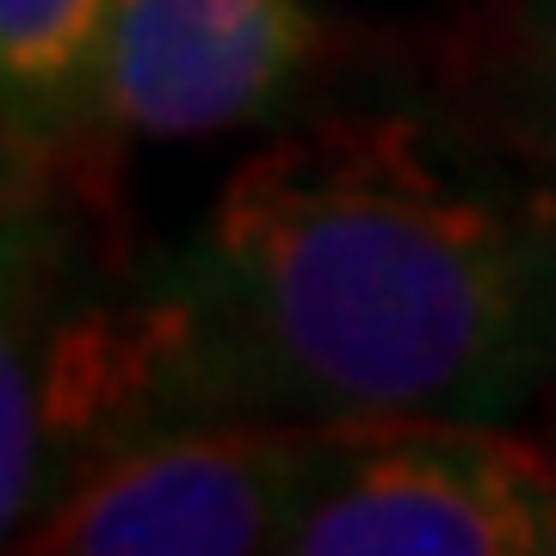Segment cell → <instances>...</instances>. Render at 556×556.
<instances>
[{
    "label": "cell",
    "mask_w": 556,
    "mask_h": 556,
    "mask_svg": "<svg viewBox=\"0 0 556 556\" xmlns=\"http://www.w3.org/2000/svg\"><path fill=\"white\" fill-rule=\"evenodd\" d=\"M285 551L556 556V452L464 415L328 420Z\"/></svg>",
    "instance_id": "obj_2"
},
{
    "label": "cell",
    "mask_w": 556,
    "mask_h": 556,
    "mask_svg": "<svg viewBox=\"0 0 556 556\" xmlns=\"http://www.w3.org/2000/svg\"><path fill=\"white\" fill-rule=\"evenodd\" d=\"M174 303L199 402L495 420L556 378V204L415 118H321L223 179Z\"/></svg>",
    "instance_id": "obj_1"
},
{
    "label": "cell",
    "mask_w": 556,
    "mask_h": 556,
    "mask_svg": "<svg viewBox=\"0 0 556 556\" xmlns=\"http://www.w3.org/2000/svg\"><path fill=\"white\" fill-rule=\"evenodd\" d=\"M303 0H112L105 124L142 142H199L260 124L321 56Z\"/></svg>",
    "instance_id": "obj_4"
},
{
    "label": "cell",
    "mask_w": 556,
    "mask_h": 556,
    "mask_svg": "<svg viewBox=\"0 0 556 556\" xmlns=\"http://www.w3.org/2000/svg\"><path fill=\"white\" fill-rule=\"evenodd\" d=\"M328 420L236 415L149 433L62 482L13 551L38 556H241L285 551Z\"/></svg>",
    "instance_id": "obj_3"
},
{
    "label": "cell",
    "mask_w": 556,
    "mask_h": 556,
    "mask_svg": "<svg viewBox=\"0 0 556 556\" xmlns=\"http://www.w3.org/2000/svg\"><path fill=\"white\" fill-rule=\"evenodd\" d=\"M105 31H112V0H0L13 217L38 211L43 192L62 174H75L80 137L105 124Z\"/></svg>",
    "instance_id": "obj_5"
}]
</instances>
